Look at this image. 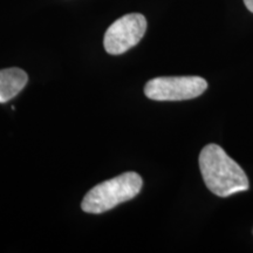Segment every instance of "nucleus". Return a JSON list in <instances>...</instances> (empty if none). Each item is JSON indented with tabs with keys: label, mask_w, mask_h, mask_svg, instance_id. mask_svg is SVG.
Instances as JSON below:
<instances>
[{
	"label": "nucleus",
	"mask_w": 253,
	"mask_h": 253,
	"mask_svg": "<svg viewBox=\"0 0 253 253\" xmlns=\"http://www.w3.org/2000/svg\"><path fill=\"white\" fill-rule=\"evenodd\" d=\"M208 82L201 77H162L148 81L144 94L155 101H183L201 96Z\"/></svg>",
	"instance_id": "nucleus-3"
},
{
	"label": "nucleus",
	"mask_w": 253,
	"mask_h": 253,
	"mask_svg": "<svg viewBox=\"0 0 253 253\" xmlns=\"http://www.w3.org/2000/svg\"><path fill=\"white\" fill-rule=\"evenodd\" d=\"M246 7H248V9L250 12H252L253 13V0H244Z\"/></svg>",
	"instance_id": "nucleus-6"
},
{
	"label": "nucleus",
	"mask_w": 253,
	"mask_h": 253,
	"mask_svg": "<svg viewBox=\"0 0 253 253\" xmlns=\"http://www.w3.org/2000/svg\"><path fill=\"white\" fill-rule=\"evenodd\" d=\"M28 77L20 68H6L0 71V103L12 100L27 84Z\"/></svg>",
	"instance_id": "nucleus-5"
},
{
	"label": "nucleus",
	"mask_w": 253,
	"mask_h": 253,
	"mask_svg": "<svg viewBox=\"0 0 253 253\" xmlns=\"http://www.w3.org/2000/svg\"><path fill=\"white\" fill-rule=\"evenodd\" d=\"M199 169L208 189L219 197H229L250 188L244 170L217 144H208L202 149Z\"/></svg>",
	"instance_id": "nucleus-1"
},
{
	"label": "nucleus",
	"mask_w": 253,
	"mask_h": 253,
	"mask_svg": "<svg viewBox=\"0 0 253 253\" xmlns=\"http://www.w3.org/2000/svg\"><path fill=\"white\" fill-rule=\"evenodd\" d=\"M142 185L143 181L138 173L125 172L90 189L84 197L81 208L87 213H103L135 198Z\"/></svg>",
	"instance_id": "nucleus-2"
},
{
	"label": "nucleus",
	"mask_w": 253,
	"mask_h": 253,
	"mask_svg": "<svg viewBox=\"0 0 253 253\" xmlns=\"http://www.w3.org/2000/svg\"><path fill=\"white\" fill-rule=\"evenodd\" d=\"M147 31V19L143 14H126L110 25L104 34L103 45L107 53L120 55L140 42Z\"/></svg>",
	"instance_id": "nucleus-4"
}]
</instances>
